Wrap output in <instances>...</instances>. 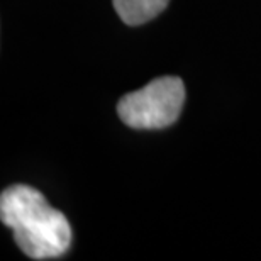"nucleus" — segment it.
Listing matches in <instances>:
<instances>
[{
    "mask_svg": "<svg viewBox=\"0 0 261 261\" xmlns=\"http://www.w3.org/2000/svg\"><path fill=\"white\" fill-rule=\"evenodd\" d=\"M0 219L17 246L33 259H55L70 249L71 227L63 212L51 207L39 190L12 185L0 195Z\"/></svg>",
    "mask_w": 261,
    "mask_h": 261,
    "instance_id": "nucleus-1",
    "label": "nucleus"
},
{
    "mask_svg": "<svg viewBox=\"0 0 261 261\" xmlns=\"http://www.w3.org/2000/svg\"><path fill=\"white\" fill-rule=\"evenodd\" d=\"M185 85L178 76H160L119 100L121 121L133 129H163L180 117Z\"/></svg>",
    "mask_w": 261,
    "mask_h": 261,
    "instance_id": "nucleus-2",
    "label": "nucleus"
},
{
    "mask_svg": "<svg viewBox=\"0 0 261 261\" xmlns=\"http://www.w3.org/2000/svg\"><path fill=\"white\" fill-rule=\"evenodd\" d=\"M170 0H112L114 9L124 22L139 25L163 12Z\"/></svg>",
    "mask_w": 261,
    "mask_h": 261,
    "instance_id": "nucleus-3",
    "label": "nucleus"
}]
</instances>
